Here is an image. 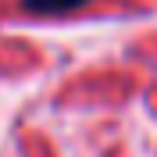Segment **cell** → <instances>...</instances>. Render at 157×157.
<instances>
[]
</instances>
